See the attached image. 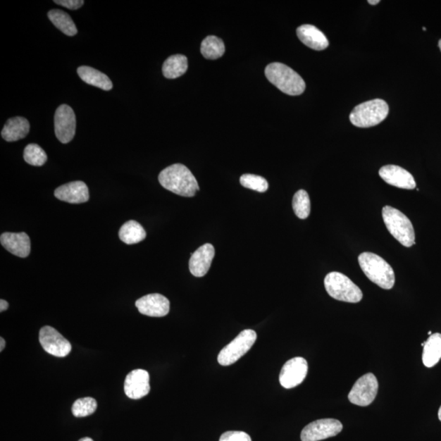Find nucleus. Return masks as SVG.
<instances>
[{
    "instance_id": "10",
    "label": "nucleus",
    "mask_w": 441,
    "mask_h": 441,
    "mask_svg": "<svg viewBox=\"0 0 441 441\" xmlns=\"http://www.w3.org/2000/svg\"><path fill=\"white\" fill-rule=\"evenodd\" d=\"M39 340L44 350L56 357L68 356L73 348L70 342L51 326H44L40 330Z\"/></svg>"
},
{
    "instance_id": "24",
    "label": "nucleus",
    "mask_w": 441,
    "mask_h": 441,
    "mask_svg": "<svg viewBox=\"0 0 441 441\" xmlns=\"http://www.w3.org/2000/svg\"><path fill=\"white\" fill-rule=\"evenodd\" d=\"M48 16L55 27L68 37H74L78 33V30H77L73 18L63 10H50Z\"/></svg>"
},
{
    "instance_id": "13",
    "label": "nucleus",
    "mask_w": 441,
    "mask_h": 441,
    "mask_svg": "<svg viewBox=\"0 0 441 441\" xmlns=\"http://www.w3.org/2000/svg\"><path fill=\"white\" fill-rule=\"evenodd\" d=\"M150 375L144 369H135L128 374L125 382L126 396L132 399H142L151 391Z\"/></svg>"
},
{
    "instance_id": "21",
    "label": "nucleus",
    "mask_w": 441,
    "mask_h": 441,
    "mask_svg": "<svg viewBox=\"0 0 441 441\" xmlns=\"http://www.w3.org/2000/svg\"><path fill=\"white\" fill-rule=\"evenodd\" d=\"M77 73L86 84L105 91H110L113 88L112 82L108 76L90 66H80L77 70Z\"/></svg>"
},
{
    "instance_id": "5",
    "label": "nucleus",
    "mask_w": 441,
    "mask_h": 441,
    "mask_svg": "<svg viewBox=\"0 0 441 441\" xmlns=\"http://www.w3.org/2000/svg\"><path fill=\"white\" fill-rule=\"evenodd\" d=\"M388 113L385 101L374 99L356 106L351 113L350 121L358 128L373 127L385 120Z\"/></svg>"
},
{
    "instance_id": "18",
    "label": "nucleus",
    "mask_w": 441,
    "mask_h": 441,
    "mask_svg": "<svg viewBox=\"0 0 441 441\" xmlns=\"http://www.w3.org/2000/svg\"><path fill=\"white\" fill-rule=\"evenodd\" d=\"M0 242L9 253L19 258H27L30 253V240L27 233H3Z\"/></svg>"
},
{
    "instance_id": "6",
    "label": "nucleus",
    "mask_w": 441,
    "mask_h": 441,
    "mask_svg": "<svg viewBox=\"0 0 441 441\" xmlns=\"http://www.w3.org/2000/svg\"><path fill=\"white\" fill-rule=\"evenodd\" d=\"M327 293L338 301L356 304L361 302L363 293L347 276L337 271L328 274L325 278Z\"/></svg>"
},
{
    "instance_id": "17",
    "label": "nucleus",
    "mask_w": 441,
    "mask_h": 441,
    "mask_svg": "<svg viewBox=\"0 0 441 441\" xmlns=\"http://www.w3.org/2000/svg\"><path fill=\"white\" fill-rule=\"evenodd\" d=\"M215 255L213 246L205 244L192 254L189 261L191 273L196 277H203L208 273Z\"/></svg>"
},
{
    "instance_id": "26",
    "label": "nucleus",
    "mask_w": 441,
    "mask_h": 441,
    "mask_svg": "<svg viewBox=\"0 0 441 441\" xmlns=\"http://www.w3.org/2000/svg\"><path fill=\"white\" fill-rule=\"evenodd\" d=\"M201 51L205 58L215 60L224 54L225 45L222 39L213 35H209L203 40Z\"/></svg>"
},
{
    "instance_id": "30",
    "label": "nucleus",
    "mask_w": 441,
    "mask_h": 441,
    "mask_svg": "<svg viewBox=\"0 0 441 441\" xmlns=\"http://www.w3.org/2000/svg\"><path fill=\"white\" fill-rule=\"evenodd\" d=\"M240 183L245 188L263 193L268 191V182L263 177L254 174H244L240 178Z\"/></svg>"
},
{
    "instance_id": "31",
    "label": "nucleus",
    "mask_w": 441,
    "mask_h": 441,
    "mask_svg": "<svg viewBox=\"0 0 441 441\" xmlns=\"http://www.w3.org/2000/svg\"><path fill=\"white\" fill-rule=\"evenodd\" d=\"M219 441H252V440L246 433L230 430L220 435Z\"/></svg>"
},
{
    "instance_id": "4",
    "label": "nucleus",
    "mask_w": 441,
    "mask_h": 441,
    "mask_svg": "<svg viewBox=\"0 0 441 441\" xmlns=\"http://www.w3.org/2000/svg\"><path fill=\"white\" fill-rule=\"evenodd\" d=\"M383 218L390 234L404 247H412L415 244L413 224L399 210L391 206L383 209Z\"/></svg>"
},
{
    "instance_id": "12",
    "label": "nucleus",
    "mask_w": 441,
    "mask_h": 441,
    "mask_svg": "<svg viewBox=\"0 0 441 441\" xmlns=\"http://www.w3.org/2000/svg\"><path fill=\"white\" fill-rule=\"evenodd\" d=\"M309 371V365L304 358L295 357L285 364L280 374L281 386L294 388L304 381Z\"/></svg>"
},
{
    "instance_id": "25",
    "label": "nucleus",
    "mask_w": 441,
    "mask_h": 441,
    "mask_svg": "<svg viewBox=\"0 0 441 441\" xmlns=\"http://www.w3.org/2000/svg\"><path fill=\"white\" fill-rule=\"evenodd\" d=\"M119 235L123 242L127 244H135L144 240L147 237V232L140 223L131 220L122 225Z\"/></svg>"
},
{
    "instance_id": "9",
    "label": "nucleus",
    "mask_w": 441,
    "mask_h": 441,
    "mask_svg": "<svg viewBox=\"0 0 441 441\" xmlns=\"http://www.w3.org/2000/svg\"><path fill=\"white\" fill-rule=\"evenodd\" d=\"M340 421L333 418L316 420L306 426L301 433L302 441H320L340 434L342 430Z\"/></svg>"
},
{
    "instance_id": "11",
    "label": "nucleus",
    "mask_w": 441,
    "mask_h": 441,
    "mask_svg": "<svg viewBox=\"0 0 441 441\" xmlns=\"http://www.w3.org/2000/svg\"><path fill=\"white\" fill-rule=\"evenodd\" d=\"M54 130L56 137L63 144L73 141L76 131V117L70 106L63 104L56 109Z\"/></svg>"
},
{
    "instance_id": "39",
    "label": "nucleus",
    "mask_w": 441,
    "mask_h": 441,
    "mask_svg": "<svg viewBox=\"0 0 441 441\" xmlns=\"http://www.w3.org/2000/svg\"><path fill=\"white\" fill-rule=\"evenodd\" d=\"M428 335H430H430H433L432 331H429V332H428Z\"/></svg>"
},
{
    "instance_id": "38",
    "label": "nucleus",
    "mask_w": 441,
    "mask_h": 441,
    "mask_svg": "<svg viewBox=\"0 0 441 441\" xmlns=\"http://www.w3.org/2000/svg\"><path fill=\"white\" fill-rule=\"evenodd\" d=\"M439 48L441 51V39L439 41Z\"/></svg>"
},
{
    "instance_id": "35",
    "label": "nucleus",
    "mask_w": 441,
    "mask_h": 441,
    "mask_svg": "<svg viewBox=\"0 0 441 441\" xmlns=\"http://www.w3.org/2000/svg\"><path fill=\"white\" fill-rule=\"evenodd\" d=\"M368 3L369 4H371V5H376V4H379V3H380V1H379V0H369V1H368Z\"/></svg>"
},
{
    "instance_id": "8",
    "label": "nucleus",
    "mask_w": 441,
    "mask_h": 441,
    "mask_svg": "<svg viewBox=\"0 0 441 441\" xmlns=\"http://www.w3.org/2000/svg\"><path fill=\"white\" fill-rule=\"evenodd\" d=\"M378 382L373 373H368L363 375L354 384L348 399L353 404L358 406H368L377 397Z\"/></svg>"
},
{
    "instance_id": "23",
    "label": "nucleus",
    "mask_w": 441,
    "mask_h": 441,
    "mask_svg": "<svg viewBox=\"0 0 441 441\" xmlns=\"http://www.w3.org/2000/svg\"><path fill=\"white\" fill-rule=\"evenodd\" d=\"M188 61L186 56L176 54L169 56L163 65V74L167 79H176L187 73Z\"/></svg>"
},
{
    "instance_id": "29",
    "label": "nucleus",
    "mask_w": 441,
    "mask_h": 441,
    "mask_svg": "<svg viewBox=\"0 0 441 441\" xmlns=\"http://www.w3.org/2000/svg\"><path fill=\"white\" fill-rule=\"evenodd\" d=\"M97 407V402L92 397H85L77 399L73 405V414L76 418L88 417L94 414Z\"/></svg>"
},
{
    "instance_id": "14",
    "label": "nucleus",
    "mask_w": 441,
    "mask_h": 441,
    "mask_svg": "<svg viewBox=\"0 0 441 441\" xmlns=\"http://www.w3.org/2000/svg\"><path fill=\"white\" fill-rule=\"evenodd\" d=\"M136 306L142 315L151 317H163L168 314L170 302L160 294H151L141 297L136 302Z\"/></svg>"
},
{
    "instance_id": "28",
    "label": "nucleus",
    "mask_w": 441,
    "mask_h": 441,
    "mask_svg": "<svg viewBox=\"0 0 441 441\" xmlns=\"http://www.w3.org/2000/svg\"><path fill=\"white\" fill-rule=\"evenodd\" d=\"M24 160L30 166L40 167L43 166L48 160L45 151L39 145L29 144L24 150Z\"/></svg>"
},
{
    "instance_id": "22",
    "label": "nucleus",
    "mask_w": 441,
    "mask_h": 441,
    "mask_svg": "<svg viewBox=\"0 0 441 441\" xmlns=\"http://www.w3.org/2000/svg\"><path fill=\"white\" fill-rule=\"evenodd\" d=\"M441 359V335L434 333L430 335L427 342H424L423 362L428 368L437 365Z\"/></svg>"
},
{
    "instance_id": "33",
    "label": "nucleus",
    "mask_w": 441,
    "mask_h": 441,
    "mask_svg": "<svg viewBox=\"0 0 441 441\" xmlns=\"http://www.w3.org/2000/svg\"><path fill=\"white\" fill-rule=\"evenodd\" d=\"M8 309V304L7 301L4 299L0 300V311L3 312Z\"/></svg>"
},
{
    "instance_id": "3",
    "label": "nucleus",
    "mask_w": 441,
    "mask_h": 441,
    "mask_svg": "<svg viewBox=\"0 0 441 441\" xmlns=\"http://www.w3.org/2000/svg\"><path fill=\"white\" fill-rule=\"evenodd\" d=\"M363 273L373 283L384 290H391L395 285V273L391 266L375 254L365 252L358 258Z\"/></svg>"
},
{
    "instance_id": "19",
    "label": "nucleus",
    "mask_w": 441,
    "mask_h": 441,
    "mask_svg": "<svg viewBox=\"0 0 441 441\" xmlns=\"http://www.w3.org/2000/svg\"><path fill=\"white\" fill-rule=\"evenodd\" d=\"M297 37L307 47L316 51L324 50L329 46L324 33L312 25H302L297 29Z\"/></svg>"
},
{
    "instance_id": "32",
    "label": "nucleus",
    "mask_w": 441,
    "mask_h": 441,
    "mask_svg": "<svg viewBox=\"0 0 441 441\" xmlns=\"http://www.w3.org/2000/svg\"><path fill=\"white\" fill-rule=\"evenodd\" d=\"M54 3L70 10H76L83 6L85 1L83 0H54Z\"/></svg>"
},
{
    "instance_id": "16",
    "label": "nucleus",
    "mask_w": 441,
    "mask_h": 441,
    "mask_svg": "<svg viewBox=\"0 0 441 441\" xmlns=\"http://www.w3.org/2000/svg\"><path fill=\"white\" fill-rule=\"evenodd\" d=\"M54 196L61 201L82 204L89 201V188L84 182L76 181L63 185L55 190Z\"/></svg>"
},
{
    "instance_id": "37",
    "label": "nucleus",
    "mask_w": 441,
    "mask_h": 441,
    "mask_svg": "<svg viewBox=\"0 0 441 441\" xmlns=\"http://www.w3.org/2000/svg\"><path fill=\"white\" fill-rule=\"evenodd\" d=\"M438 416H439V419L441 421V406H440V408L439 409Z\"/></svg>"
},
{
    "instance_id": "7",
    "label": "nucleus",
    "mask_w": 441,
    "mask_h": 441,
    "mask_svg": "<svg viewBox=\"0 0 441 441\" xmlns=\"http://www.w3.org/2000/svg\"><path fill=\"white\" fill-rule=\"evenodd\" d=\"M257 333L252 330H245L220 352L218 361L220 366H229L238 361L254 346Z\"/></svg>"
},
{
    "instance_id": "15",
    "label": "nucleus",
    "mask_w": 441,
    "mask_h": 441,
    "mask_svg": "<svg viewBox=\"0 0 441 441\" xmlns=\"http://www.w3.org/2000/svg\"><path fill=\"white\" fill-rule=\"evenodd\" d=\"M379 176L384 182L393 187L406 190H413L416 187V182L412 174L399 166H383L379 170Z\"/></svg>"
},
{
    "instance_id": "27",
    "label": "nucleus",
    "mask_w": 441,
    "mask_h": 441,
    "mask_svg": "<svg viewBox=\"0 0 441 441\" xmlns=\"http://www.w3.org/2000/svg\"><path fill=\"white\" fill-rule=\"evenodd\" d=\"M293 209L297 218L306 219L309 217L311 213L310 197L304 190H300L294 194Z\"/></svg>"
},
{
    "instance_id": "36",
    "label": "nucleus",
    "mask_w": 441,
    "mask_h": 441,
    "mask_svg": "<svg viewBox=\"0 0 441 441\" xmlns=\"http://www.w3.org/2000/svg\"><path fill=\"white\" fill-rule=\"evenodd\" d=\"M79 441H94L92 440L91 438L89 437H85V438H82L80 439Z\"/></svg>"
},
{
    "instance_id": "20",
    "label": "nucleus",
    "mask_w": 441,
    "mask_h": 441,
    "mask_svg": "<svg viewBox=\"0 0 441 441\" xmlns=\"http://www.w3.org/2000/svg\"><path fill=\"white\" fill-rule=\"evenodd\" d=\"M29 132V121L24 117L17 116L7 121L2 130L1 136L5 141L17 142L27 137Z\"/></svg>"
},
{
    "instance_id": "34",
    "label": "nucleus",
    "mask_w": 441,
    "mask_h": 441,
    "mask_svg": "<svg viewBox=\"0 0 441 441\" xmlns=\"http://www.w3.org/2000/svg\"><path fill=\"white\" fill-rule=\"evenodd\" d=\"M0 342H1V344H0V352H3L5 345H6V342H5V340L3 337H0Z\"/></svg>"
},
{
    "instance_id": "1",
    "label": "nucleus",
    "mask_w": 441,
    "mask_h": 441,
    "mask_svg": "<svg viewBox=\"0 0 441 441\" xmlns=\"http://www.w3.org/2000/svg\"><path fill=\"white\" fill-rule=\"evenodd\" d=\"M159 182L168 191L184 197H193L199 190L196 178L181 163L163 169L159 175Z\"/></svg>"
},
{
    "instance_id": "2",
    "label": "nucleus",
    "mask_w": 441,
    "mask_h": 441,
    "mask_svg": "<svg viewBox=\"0 0 441 441\" xmlns=\"http://www.w3.org/2000/svg\"><path fill=\"white\" fill-rule=\"evenodd\" d=\"M265 75L271 84L287 95H301L306 89L304 79L285 64L280 63L269 64L265 69Z\"/></svg>"
}]
</instances>
